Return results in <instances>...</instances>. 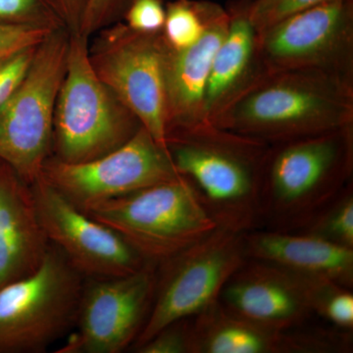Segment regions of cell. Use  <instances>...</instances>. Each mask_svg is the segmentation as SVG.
Masks as SVG:
<instances>
[{
  "label": "cell",
  "instance_id": "cell-1",
  "mask_svg": "<svg viewBox=\"0 0 353 353\" xmlns=\"http://www.w3.org/2000/svg\"><path fill=\"white\" fill-rule=\"evenodd\" d=\"M166 146L216 226L236 233L259 227V192L270 143L201 124L168 132Z\"/></svg>",
  "mask_w": 353,
  "mask_h": 353
},
{
  "label": "cell",
  "instance_id": "cell-2",
  "mask_svg": "<svg viewBox=\"0 0 353 353\" xmlns=\"http://www.w3.org/2000/svg\"><path fill=\"white\" fill-rule=\"evenodd\" d=\"M353 124V81L318 70L268 71L214 126L268 143Z\"/></svg>",
  "mask_w": 353,
  "mask_h": 353
},
{
  "label": "cell",
  "instance_id": "cell-3",
  "mask_svg": "<svg viewBox=\"0 0 353 353\" xmlns=\"http://www.w3.org/2000/svg\"><path fill=\"white\" fill-rule=\"evenodd\" d=\"M353 124L270 143L259 192V227L297 231L352 182Z\"/></svg>",
  "mask_w": 353,
  "mask_h": 353
},
{
  "label": "cell",
  "instance_id": "cell-4",
  "mask_svg": "<svg viewBox=\"0 0 353 353\" xmlns=\"http://www.w3.org/2000/svg\"><path fill=\"white\" fill-rule=\"evenodd\" d=\"M88 37L70 32L66 73L58 94L52 152L60 161H90L117 150L143 127L95 74Z\"/></svg>",
  "mask_w": 353,
  "mask_h": 353
},
{
  "label": "cell",
  "instance_id": "cell-5",
  "mask_svg": "<svg viewBox=\"0 0 353 353\" xmlns=\"http://www.w3.org/2000/svg\"><path fill=\"white\" fill-rule=\"evenodd\" d=\"M85 214L159 264L214 231L215 222L183 176L94 204Z\"/></svg>",
  "mask_w": 353,
  "mask_h": 353
},
{
  "label": "cell",
  "instance_id": "cell-6",
  "mask_svg": "<svg viewBox=\"0 0 353 353\" xmlns=\"http://www.w3.org/2000/svg\"><path fill=\"white\" fill-rule=\"evenodd\" d=\"M83 282L50 243L38 270L0 289V353H43L71 333Z\"/></svg>",
  "mask_w": 353,
  "mask_h": 353
},
{
  "label": "cell",
  "instance_id": "cell-7",
  "mask_svg": "<svg viewBox=\"0 0 353 353\" xmlns=\"http://www.w3.org/2000/svg\"><path fill=\"white\" fill-rule=\"evenodd\" d=\"M70 32L54 30L39 44L20 87L0 110V160L30 185L52 152L58 94L68 59Z\"/></svg>",
  "mask_w": 353,
  "mask_h": 353
},
{
  "label": "cell",
  "instance_id": "cell-8",
  "mask_svg": "<svg viewBox=\"0 0 353 353\" xmlns=\"http://www.w3.org/2000/svg\"><path fill=\"white\" fill-rule=\"evenodd\" d=\"M246 259L245 233L217 227L158 264L152 310L131 352L167 325L194 317L216 303L223 287Z\"/></svg>",
  "mask_w": 353,
  "mask_h": 353
},
{
  "label": "cell",
  "instance_id": "cell-9",
  "mask_svg": "<svg viewBox=\"0 0 353 353\" xmlns=\"http://www.w3.org/2000/svg\"><path fill=\"white\" fill-rule=\"evenodd\" d=\"M97 32L88 46L95 74L153 139L167 148L165 68L168 46L162 32H134L117 21Z\"/></svg>",
  "mask_w": 353,
  "mask_h": 353
},
{
  "label": "cell",
  "instance_id": "cell-10",
  "mask_svg": "<svg viewBox=\"0 0 353 353\" xmlns=\"http://www.w3.org/2000/svg\"><path fill=\"white\" fill-rule=\"evenodd\" d=\"M180 176L168 150L143 127L103 157L79 163L50 157L41 171V178L82 211Z\"/></svg>",
  "mask_w": 353,
  "mask_h": 353
},
{
  "label": "cell",
  "instance_id": "cell-11",
  "mask_svg": "<svg viewBox=\"0 0 353 353\" xmlns=\"http://www.w3.org/2000/svg\"><path fill=\"white\" fill-rule=\"evenodd\" d=\"M157 265L132 274L85 279L75 326L58 353H122L131 350L152 310Z\"/></svg>",
  "mask_w": 353,
  "mask_h": 353
},
{
  "label": "cell",
  "instance_id": "cell-12",
  "mask_svg": "<svg viewBox=\"0 0 353 353\" xmlns=\"http://www.w3.org/2000/svg\"><path fill=\"white\" fill-rule=\"evenodd\" d=\"M259 32L268 71L318 70L353 81V0H326Z\"/></svg>",
  "mask_w": 353,
  "mask_h": 353
},
{
  "label": "cell",
  "instance_id": "cell-13",
  "mask_svg": "<svg viewBox=\"0 0 353 353\" xmlns=\"http://www.w3.org/2000/svg\"><path fill=\"white\" fill-rule=\"evenodd\" d=\"M31 185L48 241L83 278L128 275L148 263L119 234L76 208L41 176Z\"/></svg>",
  "mask_w": 353,
  "mask_h": 353
},
{
  "label": "cell",
  "instance_id": "cell-14",
  "mask_svg": "<svg viewBox=\"0 0 353 353\" xmlns=\"http://www.w3.org/2000/svg\"><path fill=\"white\" fill-rule=\"evenodd\" d=\"M192 353H328L350 348V334L277 330L234 314L219 301L192 317Z\"/></svg>",
  "mask_w": 353,
  "mask_h": 353
},
{
  "label": "cell",
  "instance_id": "cell-15",
  "mask_svg": "<svg viewBox=\"0 0 353 353\" xmlns=\"http://www.w3.org/2000/svg\"><path fill=\"white\" fill-rule=\"evenodd\" d=\"M218 301L228 310L277 330L303 327L313 317L305 278L248 259L234 271Z\"/></svg>",
  "mask_w": 353,
  "mask_h": 353
},
{
  "label": "cell",
  "instance_id": "cell-16",
  "mask_svg": "<svg viewBox=\"0 0 353 353\" xmlns=\"http://www.w3.org/2000/svg\"><path fill=\"white\" fill-rule=\"evenodd\" d=\"M248 0H233L226 36L216 51L209 73L204 117L215 125L234 102L268 72L259 51V32L248 12Z\"/></svg>",
  "mask_w": 353,
  "mask_h": 353
},
{
  "label": "cell",
  "instance_id": "cell-17",
  "mask_svg": "<svg viewBox=\"0 0 353 353\" xmlns=\"http://www.w3.org/2000/svg\"><path fill=\"white\" fill-rule=\"evenodd\" d=\"M50 245L32 185L0 160V289L38 270Z\"/></svg>",
  "mask_w": 353,
  "mask_h": 353
},
{
  "label": "cell",
  "instance_id": "cell-18",
  "mask_svg": "<svg viewBox=\"0 0 353 353\" xmlns=\"http://www.w3.org/2000/svg\"><path fill=\"white\" fill-rule=\"evenodd\" d=\"M229 21V12L222 7L194 46L180 50L168 46L165 68L166 136L176 130L205 124L204 97L209 73Z\"/></svg>",
  "mask_w": 353,
  "mask_h": 353
},
{
  "label": "cell",
  "instance_id": "cell-19",
  "mask_svg": "<svg viewBox=\"0 0 353 353\" xmlns=\"http://www.w3.org/2000/svg\"><path fill=\"white\" fill-rule=\"evenodd\" d=\"M246 257L275 265L299 277L353 288V248L294 231L255 229L245 233Z\"/></svg>",
  "mask_w": 353,
  "mask_h": 353
},
{
  "label": "cell",
  "instance_id": "cell-20",
  "mask_svg": "<svg viewBox=\"0 0 353 353\" xmlns=\"http://www.w3.org/2000/svg\"><path fill=\"white\" fill-rule=\"evenodd\" d=\"M209 0H172L166 2L162 36L172 50L190 48L201 39L208 23L222 8Z\"/></svg>",
  "mask_w": 353,
  "mask_h": 353
},
{
  "label": "cell",
  "instance_id": "cell-21",
  "mask_svg": "<svg viewBox=\"0 0 353 353\" xmlns=\"http://www.w3.org/2000/svg\"><path fill=\"white\" fill-rule=\"evenodd\" d=\"M294 232L353 248V183H348L338 196Z\"/></svg>",
  "mask_w": 353,
  "mask_h": 353
},
{
  "label": "cell",
  "instance_id": "cell-22",
  "mask_svg": "<svg viewBox=\"0 0 353 353\" xmlns=\"http://www.w3.org/2000/svg\"><path fill=\"white\" fill-rule=\"evenodd\" d=\"M305 280L313 315L323 318L334 329L352 333V289L328 280Z\"/></svg>",
  "mask_w": 353,
  "mask_h": 353
},
{
  "label": "cell",
  "instance_id": "cell-23",
  "mask_svg": "<svg viewBox=\"0 0 353 353\" xmlns=\"http://www.w3.org/2000/svg\"><path fill=\"white\" fill-rule=\"evenodd\" d=\"M0 22L65 28L48 0H0Z\"/></svg>",
  "mask_w": 353,
  "mask_h": 353
},
{
  "label": "cell",
  "instance_id": "cell-24",
  "mask_svg": "<svg viewBox=\"0 0 353 353\" xmlns=\"http://www.w3.org/2000/svg\"><path fill=\"white\" fill-rule=\"evenodd\" d=\"M132 352L192 353V317L167 325Z\"/></svg>",
  "mask_w": 353,
  "mask_h": 353
},
{
  "label": "cell",
  "instance_id": "cell-25",
  "mask_svg": "<svg viewBox=\"0 0 353 353\" xmlns=\"http://www.w3.org/2000/svg\"><path fill=\"white\" fill-rule=\"evenodd\" d=\"M324 1L326 0H248V12L253 26L259 32L292 14Z\"/></svg>",
  "mask_w": 353,
  "mask_h": 353
},
{
  "label": "cell",
  "instance_id": "cell-26",
  "mask_svg": "<svg viewBox=\"0 0 353 353\" xmlns=\"http://www.w3.org/2000/svg\"><path fill=\"white\" fill-rule=\"evenodd\" d=\"M54 30L41 26L0 22V65L20 51L39 46Z\"/></svg>",
  "mask_w": 353,
  "mask_h": 353
},
{
  "label": "cell",
  "instance_id": "cell-27",
  "mask_svg": "<svg viewBox=\"0 0 353 353\" xmlns=\"http://www.w3.org/2000/svg\"><path fill=\"white\" fill-rule=\"evenodd\" d=\"M166 3L163 0H131L123 14V22L134 32L157 34L163 30Z\"/></svg>",
  "mask_w": 353,
  "mask_h": 353
},
{
  "label": "cell",
  "instance_id": "cell-28",
  "mask_svg": "<svg viewBox=\"0 0 353 353\" xmlns=\"http://www.w3.org/2000/svg\"><path fill=\"white\" fill-rule=\"evenodd\" d=\"M131 0H88L79 32L90 38L103 28L120 21Z\"/></svg>",
  "mask_w": 353,
  "mask_h": 353
},
{
  "label": "cell",
  "instance_id": "cell-29",
  "mask_svg": "<svg viewBox=\"0 0 353 353\" xmlns=\"http://www.w3.org/2000/svg\"><path fill=\"white\" fill-rule=\"evenodd\" d=\"M37 46L26 48L0 65V110L20 87L34 57Z\"/></svg>",
  "mask_w": 353,
  "mask_h": 353
},
{
  "label": "cell",
  "instance_id": "cell-30",
  "mask_svg": "<svg viewBox=\"0 0 353 353\" xmlns=\"http://www.w3.org/2000/svg\"><path fill=\"white\" fill-rule=\"evenodd\" d=\"M70 32H79L88 0H48Z\"/></svg>",
  "mask_w": 353,
  "mask_h": 353
}]
</instances>
